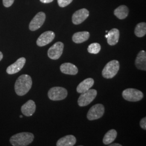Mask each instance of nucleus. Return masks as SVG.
Wrapping results in <instances>:
<instances>
[{"mask_svg":"<svg viewBox=\"0 0 146 146\" xmlns=\"http://www.w3.org/2000/svg\"><path fill=\"white\" fill-rule=\"evenodd\" d=\"M117 131L115 129H111L108 131L104 136L103 142L104 145H110L114 141L117 136Z\"/></svg>","mask_w":146,"mask_h":146,"instance_id":"412c9836","label":"nucleus"},{"mask_svg":"<svg viewBox=\"0 0 146 146\" xmlns=\"http://www.w3.org/2000/svg\"><path fill=\"white\" fill-rule=\"evenodd\" d=\"M94 84V81L93 78H88L85 79L76 88L77 92L81 94L86 92L93 87Z\"/></svg>","mask_w":146,"mask_h":146,"instance_id":"dca6fc26","label":"nucleus"},{"mask_svg":"<svg viewBox=\"0 0 146 146\" xmlns=\"http://www.w3.org/2000/svg\"><path fill=\"white\" fill-rule=\"evenodd\" d=\"M89 15V12L86 8L76 11L72 16V22L74 25H80L88 17Z\"/></svg>","mask_w":146,"mask_h":146,"instance_id":"9b49d317","label":"nucleus"},{"mask_svg":"<svg viewBox=\"0 0 146 146\" xmlns=\"http://www.w3.org/2000/svg\"><path fill=\"white\" fill-rule=\"evenodd\" d=\"M136 68L142 70H146V52L145 50H141L137 55L135 62Z\"/></svg>","mask_w":146,"mask_h":146,"instance_id":"4468645a","label":"nucleus"},{"mask_svg":"<svg viewBox=\"0 0 146 146\" xmlns=\"http://www.w3.org/2000/svg\"><path fill=\"white\" fill-rule=\"evenodd\" d=\"M110 146H122L121 145L119 144V143H114V144H110Z\"/></svg>","mask_w":146,"mask_h":146,"instance_id":"cd10ccee","label":"nucleus"},{"mask_svg":"<svg viewBox=\"0 0 146 146\" xmlns=\"http://www.w3.org/2000/svg\"><path fill=\"white\" fill-rule=\"evenodd\" d=\"M36 110V104L34 101L30 100L21 107L22 114L26 116H31Z\"/></svg>","mask_w":146,"mask_h":146,"instance_id":"ddd939ff","label":"nucleus"},{"mask_svg":"<svg viewBox=\"0 0 146 146\" xmlns=\"http://www.w3.org/2000/svg\"><path fill=\"white\" fill-rule=\"evenodd\" d=\"M107 42L110 46H114L116 44L119 40L120 32L116 28H113L108 32Z\"/></svg>","mask_w":146,"mask_h":146,"instance_id":"f3484780","label":"nucleus"},{"mask_svg":"<svg viewBox=\"0 0 146 146\" xmlns=\"http://www.w3.org/2000/svg\"><path fill=\"white\" fill-rule=\"evenodd\" d=\"M15 0H3V5L7 8L10 7L14 3Z\"/></svg>","mask_w":146,"mask_h":146,"instance_id":"393cba45","label":"nucleus"},{"mask_svg":"<svg viewBox=\"0 0 146 146\" xmlns=\"http://www.w3.org/2000/svg\"><path fill=\"white\" fill-rule=\"evenodd\" d=\"M64 44L62 42H58L53 44L48 50V56L50 59L58 60L62 54Z\"/></svg>","mask_w":146,"mask_h":146,"instance_id":"6e6552de","label":"nucleus"},{"mask_svg":"<svg viewBox=\"0 0 146 146\" xmlns=\"http://www.w3.org/2000/svg\"><path fill=\"white\" fill-rule=\"evenodd\" d=\"M55 37V33L52 31L44 32L37 38V45L39 47H43L52 42Z\"/></svg>","mask_w":146,"mask_h":146,"instance_id":"9d476101","label":"nucleus"},{"mask_svg":"<svg viewBox=\"0 0 146 146\" xmlns=\"http://www.w3.org/2000/svg\"><path fill=\"white\" fill-rule=\"evenodd\" d=\"M3 57V55L2 52H0V61H1V60H2Z\"/></svg>","mask_w":146,"mask_h":146,"instance_id":"c85d7f7f","label":"nucleus"},{"mask_svg":"<svg viewBox=\"0 0 146 146\" xmlns=\"http://www.w3.org/2000/svg\"><path fill=\"white\" fill-rule=\"evenodd\" d=\"M60 70L63 74L72 75H75L78 73V69L76 66L71 63L62 64L60 66Z\"/></svg>","mask_w":146,"mask_h":146,"instance_id":"2eb2a0df","label":"nucleus"},{"mask_svg":"<svg viewBox=\"0 0 146 146\" xmlns=\"http://www.w3.org/2000/svg\"><path fill=\"white\" fill-rule=\"evenodd\" d=\"M90 34L88 31H80L75 33L72 37L73 42L75 43H81L88 40Z\"/></svg>","mask_w":146,"mask_h":146,"instance_id":"6ab92c4d","label":"nucleus"},{"mask_svg":"<svg viewBox=\"0 0 146 146\" xmlns=\"http://www.w3.org/2000/svg\"><path fill=\"white\" fill-rule=\"evenodd\" d=\"M22 117H23L22 115H20V117H21V118H22Z\"/></svg>","mask_w":146,"mask_h":146,"instance_id":"7c9ffc66","label":"nucleus"},{"mask_svg":"<svg viewBox=\"0 0 146 146\" xmlns=\"http://www.w3.org/2000/svg\"><path fill=\"white\" fill-rule=\"evenodd\" d=\"M76 142V137L72 135L65 136L58 140L57 146H73Z\"/></svg>","mask_w":146,"mask_h":146,"instance_id":"a211bd4d","label":"nucleus"},{"mask_svg":"<svg viewBox=\"0 0 146 146\" xmlns=\"http://www.w3.org/2000/svg\"><path fill=\"white\" fill-rule=\"evenodd\" d=\"M104 113V107L102 104H95L92 106L87 113V117L90 121L98 120L101 118Z\"/></svg>","mask_w":146,"mask_h":146,"instance_id":"0eeeda50","label":"nucleus"},{"mask_svg":"<svg viewBox=\"0 0 146 146\" xmlns=\"http://www.w3.org/2000/svg\"><path fill=\"white\" fill-rule=\"evenodd\" d=\"M122 96L128 101L137 102L142 99L143 94L139 90L134 88H128L123 91Z\"/></svg>","mask_w":146,"mask_h":146,"instance_id":"423d86ee","label":"nucleus"},{"mask_svg":"<svg viewBox=\"0 0 146 146\" xmlns=\"http://www.w3.org/2000/svg\"><path fill=\"white\" fill-rule=\"evenodd\" d=\"M68 92L66 89L60 87H54L50 89L48 93L49 99L52 101H60L66 98Z\"/></svg>","mask_w":146,"mask_h":146,"instance_id":"20e7f679","label":"nucleus"},{"mask_svg":"<svg viewBox=\"0 0 146 146\" xmlns=\"http://www.w3.org/2000/svg\"><path fill=\"white\" fill-rule=\"evenodd\" d=\"M97 95V91L95 89H89L86 92L81 93L79 96L78 104L80 107H84L90 104Z\"/></svg>","mask_w":146,"mask_h":146,"instance_id":"39448f33","label":"nucleus"},{"mask_svg":"<svg viewBox=\"0 0 146 146\" xmlns=\"http://www.w3.org/2000/svg\"><path fill=\"white\" fill-rule=\"evenodd\" d=\"M46 16L44 13L39 12L37 14L29 23V28L31 31H35L41 28L44 23Z\"/></svg>","mask_w":146,"mask_h":146,"instance_id":"1a4fd4ad","label":"nucleus"},{"mask_svg":"<svg viewBox=\"0 0 146 146\" xmlns=\"http://www.w3.org/2000/svg\"><path fill=\"white\" fill-rule=\"evenodd\" d=\"M87 50L90 54H97L101 50V46L98 43H93L89 46Z\"/></svg>","mask_w":146,"mask_h":146,"instance_id":"5701e85b","label":"nucleus"},{"mask_svg":"<svg viewBox=\"0 0 146 146\" xmlns=\"http://www.w3.org/2000/svg\"><path fill=\"white\" fill-rule=\"evenodd\" d=\"M26 62V59L25 58H19L15 62L8 67L6 70L7 73L9 75H12L19 72L24 67Z\"/></svg>","mask_w":146,"mask_h":146,"instance_id":"f8f14e48","label":"nucleus"},{"mask_svg":"<svg viewBox=\"0 0 146 146\" xmlns=\"http://www.w3.org/2000/svg\"><path fill=\"white\" fill-rule=\"evenodd\" d=\"M120 69V64L117 60H112L108 63L104 67L102 74L104 78H113L118 73Z\"/></svg>","mask_w":146,"mask_h":146,"instance_id":"7ed1b4c3","label":"nucleus"},{"mask_svg":"<svg viewBox=\"0 0 146 146\" xmlns=\"http://www.w3.org/2000/svg\"><path fill=\"white\" fill-rule=\"evenodd\" d=\"M72 1L73 0H58V5L60 7L64 8L70 5Z\"/></svg>","mask_w":146,"mask_h":146,"instance_id":"b1692460","label":"nucleus"},{"mask_svg":"<svg viewBox=\"0 0 146 146\" xmlns=\"http://www.w3.org/2000/svg\"><path fill=\"white\" fill-rule=\"evenodd\" d=\"M32 86L31 77L27 74L20 76L16 81L15 90L19 96H23L30 90Z\"/></svg>","mask_w":146,"mask_h":146,"instance_id":"f257e3e1","label":"nucleus"},{"mask_svg":"<svg viewBox=\"0 0 146 146\" xmlns=\"http://www.w3.org/2000/svg\"><path fill=\"white\" fill-rule=\"evenodd\" d=\"M129 11V9L126 5H121L115 9L114 14L119 19L123 20L128 15Z\"/></svg>","mask_w":146,"mask_h":146,"instance_id":"aec40b11","label":"nucleus"},{"mask_svg":"<svg viewBox=\"0 0 146 146\" xmlns=\"http://www.w3.org/2000/svg\"><path fill=\"white\" fill-rule=\"evenodd\" d=\"M34 135L31 133L23 132L12 136L10 142L13 146H26L34 140Z\"/></svg>","mask_w":146,"mask_h":146,"instance_id":"f03ea898","label":"nucleus"},{"mask_svg":"<svg viewBox=\"0 0 146 146\" xmlns=\"http://www.w3.org/2000/svg\"><path fill=\"white\" fill-rule=\"evenodd\" d=\"M105 37H106V38H107V37H108V35H107H107H105Z\"/></svg>","mask_w":146,"mask_h":146,"instance_id":"c756f323","label":"nucleus"},{"mask_svg":"<svg viewBox=\"0 0 146 146\" xmlns=\"http://www.w3.org/2000/svg\"><path fill=\"white\" fill-rule=\"evenodd\" d=\"M43 3H49L52 2L54 0H40Z\"/></svg>","mask_w":146,"mask_h":146,"instance_id":"bb28decb","label":"nucleus"},{"mask_svg":"<svg viewBox=\"0 0 146 146\" xmlns=\"http://www.w3.org/2000/svg\"><path fill=\"white\" fill-rule=\"evenodd\" d=\"M140 125L141 126V128L144 129V130H146V117H144V118H142L140 121Z\"/></svg>","mask_w":146,"mask_h":146,"instance_id":"a878e982","label":"nucleus"},{"mask_svg":"<svg viewBox=\"0 0 146 146\" xmlns=\"http://www.w3.org/2000/svg\"><path fill=\"white\" fill-rule=\"evenodd\" d=\"M134 33L137 37H142L144 36L146 34V23L141 22L138 23L135 28Z\"/></svg>","mask_w":146,"mask_h":146,"instance_id":"4be33fe9","label":"nucleus"}]
</instances>
